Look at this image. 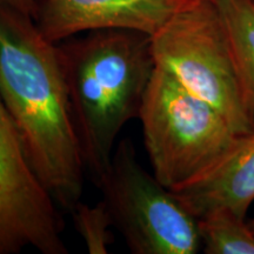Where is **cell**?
<instances>
[{"mask_svg":"<svg viewBox=\"0 0 254 254\" xmlns=\"http://www.w3.org/2000/svg\"><path fill=\"white\" fill-rule=\"evenodd\" d=\"M0 97L28 163L56 204L72 212L84 190V161L58 44L36 20L0 6Z\"/></svg>","mask_w":254,"mask_h":254,"instance_id":"6da1fadb","label":"cell"},{"mask_svg":"<svg viewBox=\"0 0 254 254\" xmlns=\"http://www.w3.org/2000/svg\"><path fill=\"white\" fill-rule=\"evenodd\" d=\"M58 47L82 161L99 187L119 132L139 118L155 68L151 36L99 30Z\"/></svg>","mask_w":254,"mask_h":254,"instance_id":"7a4b0ae2","label":"cell"},{"mask_svg":"<svg viewBox=\"0 0 254 254\" xmlns=\"http://www.w3.org/2000/svg\"><path fill=\"white\" fill-rule=\"evenodd\" d=\"M139 119L154 177L171 190L198 180L239 135L224 116L155 67Z\"/></svg>","mask_w":254,"mask_h":254,"instance_id":"3957f363","label":"cell"},{"mask_svg":"<svg viewBox=\"0 0 254 254\" xmlns=\"http://www.w3.org/2000/svg\"><path fill=\"white\" fill-rule=\"evenodd\" d=\"M151 49L155 67L212 105L238 135L254 131L217 2L190 0L151 36Z\"/></svg>","mask_w":254,"mask_h":254,"instance_id":"277c9868","label":"cell"},{"mask_svg":"<svg viewBox=\"0 0 254 254\" xmlns=\"http://www.w3.org/2000/svg\"><path fill=\"white\" fill-rule=\"evenodd\" d=\"M99 189L113 220L134 254H195L201 249L198 219L182 200L139 164L123 139Z\"/></svg>","mask_w":254,"mask_h":254,"instance_id":"5b68a950","label":"cell"},{"mask_svg":"<svg viewBox=\"0 0 254 254\" xmlns=\"http://www.w3.org/2000/svg\"><path fill=\"white\" fill-rule=\"evenodd\" d=\"M63 231L55 200L32 170L0 97V254L28 246L43 254H66Z\"/></svg>","mask_w":254,"mask_h":254,"instance_id":"8992f818","label":"cell"},{"mask_svg":"<svg viewBox=\"0 0 254 254\" xmlns=\"http://www.w3.org/2000/svg\"><path fill=\"white\" fill-rule=\"evenodd\" d=\"M190 0H39L36 24L62 43L82 32L132 30L153 36Z\"/></svg>","mask_w":254,"mask_h":254,"instance_id":"52a82bcc","label":"cell"},{"mask_svg":"<svg viewBox=\"0 0 254 254\" xmlns=\"http://www.w3.org/2000/svg\"><path fill=\"white\" fill-rule=\"evenodd\" d=\"M172 192L196 219L222 206L246 218L254 201V131L238 136L224 158L198 180Z\"/></svg>","mask_w":254,"mask_h":254,"instance_id":"ba28073f","label":"cell"},{"mask_svg":"<svg viewBox=\"0 0 254 254\" xmlns=\"http://www.w3.org/2000/svg\"><path fill=\"white\" fill-rule=\"evenodd\" d=\"M230 41L244 107L254 128V0H215Z\"/></svg>","mask_w":254,"mask_h":254,"instance_id":"9c48e42d","label":"cell"},{"mask_svg":"<svg viewBox=\"0 0 254 254\" xmlns=\"http://www.w3.org/2000/svg\"><path fill=\"white\" fill-rule=\"evenodd\" d=\"M198 228L206 254H254V232L233 209H211L198 218Z\"/></svg>","mask_w":254,"mask_h":254,"instance_id":"30bf717a","label":"cell"},{"mask_svg":"<svg viewBox=\"0 0 254 254\" xmlns=\"http://www.w3.org/2000/svg\"><path fill=\"white\" fill-rule=\"evenodd\" d=\"M77 230L80 234L88 252L91 254H106L109 246L113 243V234L110 227L113 226L105 200L94 206H88L80 201L72 211Z\"/></svg>","mask_w":254,"mask_h":254,"instance_id":"8fae6325","label":"cell"},{"mask_svg":"<svg viewBox=\"0 0 254 254\" xmlns=\"http://www.w3.org/2000/svg\"><path fill=\"white\" fill-rule=\"evenodd\" d=\"M0 6L14 9L36 19L39 0H0Z\"/></svg>","mask_w":254,"mask_h":254,"instance_id":"7c38bea8","label":"cell"},{"mask_svg":"<svg viewBox=\"0 0 254 254\" xmlns=\"http://www.w3.org/2000/svg\"><path fill=\"white\" fill-rule=\"evenodd\" d=\"M249 225H250L251 230H252V231L254 232V219H253V220H251V221L249 222Z\"/></svg>","mask_w":254,"mask_h":254,"instance_id":"4fadbf2b","label":"cell"},{"mask_svg":"<svg viewBox=\"0 0 254 254\" xmlns=\"http://www.w3.org/2000/svg\"><path fill=\"white\" fill-rule=\"evenodd\" d=\"M213 1H215V0H213Z\"/></svg>","mask_w":254,"mask_h":254,"instance_id":"5bb4252c","label":"cell"}]
</instances>
